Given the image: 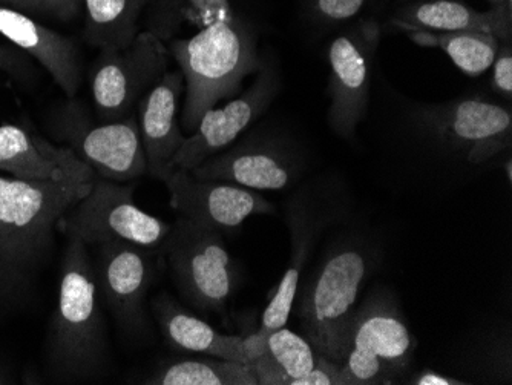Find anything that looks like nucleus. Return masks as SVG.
<instances>
[{
    "instance_id": "6",
    "label": "nucleus",
    "mask_w": 512,
    "mask_h": 385,
    "mask_svg": "<svg viewBox=\"0 0 512 385\" xmlns=\"http://www.w3.org/2000/svg\"><path fill=\"white\" fill-rule=\"evenodd\" d=\"M161 249L184 300L200 312H226L235 270L220 231L181 217Z\"/></svg>"
},
{
    "instance_id": "22",
    "label": "nucleus",
    "mask_w": 512,
    "mask_h": 385,
    "mask_svg": "<svg viewBox=\"0 0 512 385\" xmlns=\"http://www.w3.org/2000/svg\"><path fill=\"white\" fill-rule=\"evenodd\" d=\"M315 361L309 341L281 327L270 333L266 352L247 366L258 385H292L313 369Z\"/></svg>"
},
{
    "instance_id": "9",
    "label": "nucleus",
    "mask_w": 512,
    "mask_h": 385,
    "mask_svg": "<svg viewBox=\"0 0 512 385\" xmlns=\"http://www.w3.org/2000/svg\"><path fill=\"white\" fill-rule=\"evenodd\" d=\"M382 28L373 19L347 25L330 43V128L344 140L355 139L370 105L371 70L381 43Z\"/></svg>"
},
{
    "instance_id": "31",
    "label": "nucleus",
    "mask_w": 512,
    "mask_h": 385,
    "mask_svg": "<svg viewBox=\"0 0 512 385\" xmlns=\"http://www.w3.org/2000/svg\"><path fill=\"white\" fill-rule=\"evenodd\" d=\"M493 85L494 93L511 102L512 100V40L500 43L499 51H497L496 59L493 66Z\"/></svg>"
},
{
    "instance_id": "21",
    "label": "nucleus",
    "mask_w": 512,
    "mask_h": 385,
    "mask_svg": "<svg viewBox=\"0 0 512 385\" xmlns=\"http://www.w3.org/2000/svg\"><path fill=\"white\" fill-rule=\"evenodd\" d=\"M237 16L232 0H151L143 19L145 31L161 42H171L184 27L198 31Z\"/></svg>"
},
{
    "instance_id": "20",
    "label": "nucleus",
    "mask_w": 512,
    "mask_h": 385,
    "mask_svg": "<svg viewBox=\"0 0 512 385\" xmlns=\"http://www.w3.org/2000/svg\"><path fill=\"white\" fill-rule=\"evenodd\" d=\"M152 310L163 330V335L175 347L211 358L246 364L244 338L241 336L223 335L206 321L183 309L168 295L155 298Z\"/></svg>"
},
{
    "instance_id": "35",
    "label": "nucleus",
    "mask_w": 512,
    "mask_h": 385,
    "mask_svg": "<svg viewBox=\"0 0 512 385\" xmlns=\"http://www.w3.org/2000/svg\"><path fill=\"white\" fill-rule=\"evenodd\" d=\"M491 5H499V4H506V2H511V0H488Z\"/></svg>"
},
{
    "instance_id": "12",
    "label": "nucleus",
    "mask_w": 512,
    "mask_h": 385,
    "mask_svg": "<svg viewBox=\"0 0 512 385\" xmlns=\"http://www.w3.org/2000/svg\"><path fill=\"white\" fill-rule=\"evenodd\" d=\"M301 162L287 143L275 137H249L203 163L191 172L203 180L234 183L252 191H281L298 177Z\"/></svg>"
},
{
    "instance_id": "15",
    "label": "nucleus",
    "mask_w": 512,
    "mask_h": 385,
    "mask_svg": "<svg viewBox=\"0 0 512 385\" xmlns=\"http://www.w3.org/2000/svg\"><path fill=\"white\" fill-rule=\"evenodd\" d=\"M184 93L181 71H172L138 103V129L145 151L148 174L165 181L174 171V158L183 146L186 135L178 122V108Z\"/></svg>"
},
{
    "instance_id": "3",
    "label": "nucleus",
    "mask_w": 512,
    "mask_h": 385,
    "mask_svg": "<svg viewBox=\"0 0 512 385\" xmlns=\"http://www.w3.org/2000/svg\"><path fill=\"white\" fill-rule=\"evenodd\" d=\"M68 240L46 346L51 367L60 379L85 381L97 378L105 369L108 344L88 244L76 237Z\"/></svg>"
},
{
    "instance_id": "4",
    "label": "nucleus",
    "mask_w": 512,
    "mask_h": 385,
    "mask_svg": "<svg viewBox=\"0 0 512 385\" xmlns=\"http://www.w3.org/2000/svg\"><path fill=\"white\" fill-rule=\"evenodd\" d=\"M367 258L356 249L330 255L302 293L299 304L304 332L316 355L344 364L359 290L367 277Z\"/></svg>"
},
{
    "instance_id": "32",
    "label": "nucleus",
    "mask_w": 512,
    "mask_h": 385,
    "mask_svg": "<svg viewBox=\"0 0 512 385\" xmlns=\"http://www.w3.org/2000/svg\"><path fill=\"white\" fill-rule=\"evenodd\" d=\"M413 384L417 385H463L467 382L459 381V379L448 378V376L439 375L436 372H422L421 375L414 379Z\"/></svg>"
},
{
    "instance_id": "29",
    "label": "nucleus",
    "mask_w": 512,
    "mask_h": 385,
    "mask_svg": "<svg viewBox=\"0 0 512 385\" xmlns=\"http://www.w3.org/2000/svg\"><path fill=\"white\" fill-rule=\"evenodd\" d=\"M0 5L25 14L56 17L69 20L83 8V0H0Z\"/></svg>"
},
{
    "instance_id": "13",
    "label": "nucleus",
    "mask_w": 512,
    "mask_h": 385,
    "mask_svg": "<svg viewBox=\"0 0 512 385\" xmlns=\"http://www.w3.org/2000/svg\"><path fill=\"white\" fill-rule=\"evenodd\" d=\"M63 139L71 143L97 177L128 183L148 174L138 120L134 114L117 122L88 125L83 120L63 122Z\"/></svg>"
},
{
    "instance_id": "1",
    "label": "nucleus",
    "mask_w": 512,
    "mask_h": 385,
    "mask_svg": "<svg viewBox=\"0 0 512 385\" xmlns=\"http://www.w3.org/2000/svg\"><path fill=\"white\" fill-rule=\"evenodd\" d=\"M91 185L0 175V301L25 290L51 251L63 215Z\"/></svg>"
},
{
    "instance_id": "30",
    "label": "nucleus",
    "mask_w": 512,
    "mask_h": 385,
    "mask_svg": "<svg viewBox=\"0 0 512 385\" xmlns=\"http://www.w3.org/2000/svg\"><path fill=\"white\" fill-rule=\"evenodd\" d=\"M292 385H352L341 364L316 355L315 366L307 375L293 381Z\"/></svg>"
},
{
    "instance_id": "23",
    "label": "nucleus",
    "mask_w": 512,
    "mask_h": 385,
    "mask_svg": "<svg viewBox=\"0 0 512 385\" xmlns=\"http://www.w3.org/2000/svg\"><path fill=\"white\" fill-rule=\"evenodd\" d=\"M151 0H83L86 42L99 50L122 48L140 33V20Z\"/></svg>"
},
{
    "instance_id": "2",
    "label": "nucleus",
    "mask_w": 512,
    "mask_h": 385,
    "mask_svg": "<svg viewBox=\"0 0 512 385\" xmlns=\"http://www.w3.org/2000/svg\"><path fill=\"white\" fill-rule=\"evenodd\" d=\"M168 53L184 77L181 126L191 134L204 112L237 97L244 79L263 66L253 31L238 16L215 22L189 39L171 40Z\"/></svg>"
},
{
    "instance_id": "16",
    "label": "nucleus",
    "mask_w": 512,
    "mask_h": 385,
    "mask_svg": "<svg viewBox=\"0 0 512 385\" xmlns=\"http://www.w3.org/2000/svg\"><path fill=\"white\" fill-rule=\"evenodd\" d=\"M0 172L28 181L88 183L96 177L69 146L54 145L16 125L0 126Z\"/></svg>"
},
{
    "instance_id": "37",
    "label": "nucleus",
    "mask_w": 512,
    "mask_h": 385,
    "mask_svg": "<svg viewBox=\"0 0 512 385\" xmlns=\"http://www.w3.org/2000/svg\"><path fill=\"white\" fill-rule=\"evenodd\" d=\"M396 2H398L399 5H401L405 4V2H410V0H396Z\"/></svg>"
},
{
    "instance_id": "11",
    "label": "nucleus",
    "mask_w": 512,
    "mask_h": 385,
    "mask_svg": "<svg viewBox=\"0 0 512 385\" xmlns=\"http://www.w3.org/2000/svg\"><path fill=\"white\" fill-rule=\"evenodd\" d=\"M163 183L172 208L181 217L215 231H234L252 215L275 211L258 191L227 181L203 180L184 169H174Z\"/></svg>"
},
{
    "instance_id": "36",
    "label": "nucleus",
    "mask_w": 512,
    "mask_h": 385,
    "mask_svg": "<svg viewBox=\"0 0 512 385\" xmlns=\"http://www.w3.org/2000/svg\"><path fill=\"white\" fill-rule=\"evenodd\" d=\"M0 384H8V378L2 373V370H0Z\"/></svg>"
},
{
    "instance_id": "27",
    "label": "nucleus",
    "mask_w": 512,
    "mask_h": 385,
    "mask_svg": "<svg viewBox=\"0 0 512 385\" xmlns=\"http://www.w3.org/2000/svg\"><path fill=\"white\" fill-rule=\"evenodd\" d=\"M371 0H301L307 24L318 28L347 27L361 19Z\"/></svg>"
},
{
    "instance_id": "14",
    "label": "nucleus",
    "mask_w": 512,
    "mask_h": 385,
    "mask_svg": "<svg viewBox=\"0 0 512 385\" xmlns=\"http://www.w3.org/2000/svg\"><path fill=\"white\" fill-rule=\"evenodd\" d=\"M97 247L94 274L97 289L115 318L129 332L145 327V298L151 286L148 249L109 241Z\"/></svg>"
},
{
    "instance_id": "8",
    "label": "nucleus",
    "mask_w": 512,
    "mask_h": 385,
    "mask_svg": "<svg viewBox=\"0 0 512 385\" xmlns=\"http://www.w3.org/2000/svg\"><path fill=\"white\" fill-rule=\"evenodd\" d=\"M100 51L91 73L92 99L103 122H117L131 116L168 73V47L143 30L126 47Z\"/></svg>"
},
{
    "instance_id": "34",
    "label": "nucleus",
    "mask_w": 512,
    "mask_h": 385,
    "mask_svg": "<svg viewBox=\"0 0 512 385\" xmlns=\"http://www.w3.org/2000/svg\"><path fill=\"white\" fill-rule=\"evenodd\" d=\"M506 177H508V181H509V183H511V180H512V162H511V158H508V160H506Z\"/></svg>"
},
{
    "instance_id": "28",
    "label": "nucleus",
    "mask_w": 512,
    "mask_h": 385,
    "mask_svg": "<svg viewBox=\"0 0 512 385\" xmlns=\"http://www.w3.org/2000/svg\"><path fill=\"white\" fill-rule=\"evenodd\" d=\"M342 369L352 385L393 384L394 379L402 375L382 359L356 349L348 350Z\"/></svg>"
},
{
    "instance_id": "17",
    "label": "nucleus",
    "mask_w": 512,
    "mask_h": 385,
    "mask_svg": "<svg viewBox=\"0 0 512 385\" xmlns=\"http://www.w3.org/2000/svg\"><path fill=\"white\" fill-rule=\"evenodd\" d=\"M387 27L398 31H483L512 40V0L477 11L460 0H410L399 5Z\"/></svg>"
},
{
    "instance_id": "25",
    "label": "nucleus",
    "mask_w": 512,
    "mask_h": 385,
    "mask_svg": "<svg viewBox=\"0 0 512 385\" xmlns=\"http://www.w3.org/2000/svg\"><path fill=\"white\" fill-rule=\"evenodd\" d=\"M290 238H292V252H290V263L287 266L286 274L279 281L273 298L264 310L263 321H261V332L272 333L275 330L286 327L289 321L290 312L293 309V301L298 292L299 277L302 267L306 263L310 249V232L306 215L299 209H292L289 214Z\"/></svg>"
},
{
    "instance_id": "7",
    "label": "nucleus",
    "mask_w": 512,
    "mask_h": 385,
    "mask_svg": "<svg viewBox=\"0 0 512 385\" xmlns=\"http://www.w3.org/2000/svg\"><path fill=\"white\" fill-rule=\"evenodd\" d=\"M431 139L470 165L491 162L511 149V109L483 97H465L414 112Z\"/></svg>"
},
{
    "instance_id": "26",
    "label": "nucleus",
    "mask_w": 512,
    "mask_h": 385,
    "mask_svg": "<svg viewBox=\"0 0 512 385\" xmlns=\"http://www.w3.org/2000/svg\"><path fill=\"white\" fill-rule=\"evenodd\" d=\"M145 384L152 385H258L252 370L227 359H184L161 367Z\"/></svg>"
},
{
    "instance_id": "5",
    "label": "nucleus",
    "mask_w": 512,
    "mask_h": 385,
    "mask_svg": "<svg viewBox=\"0 0 512 385\" xmlns=\"http://www.w3.org/2000/svg\"><path fill=\"white\" fill-rule=\"evenodd\" d=\"M172 224L138 208L134 185L94 177L91 189L66 211L57 231L80 238L88 246L126 241L145 249H160Z\"/></svg>"
},
{
    "instance_id": "33",
    "label": "nucleus",
    "mask_w": 512,
    "mask_h": 385,
    "mask_svg": "<svg viewBox=\"0 0 512 385\" xmlns=\"http://www.w3.org/2000/svg\"><path fill=\"white\" fill-rule=\"evenodd\" d=\"M16 66V59L7 48L0 47V71H11Z\"/></svg>"
},
{
    "instance_id": "18",
    "label": "nucleus",
    "mask_w": 512,
    "mask_h": 385,
    "mask_svg": "<svg viewBox=\"0 0 512 385\" xmlns=\"http://www.w3.org/2000/svg\"><path fill=\"white\" fill-rule=\"evenodd\" d=\"M0 34L30 54L48 71L68 99H74L82 80L79 51L73 40L43 27L28 14L0 5Z\"/></svg>"
},
{
    "instance_id": "10",
    "label": "nucleus",
    "mask_w": 512,
    "mask_h": 385,
    "mask_svg": "<svg viewBox=\"0 0 512 385\" xmlns=\"http://www.w3.org/2000/svg\"><path fill=\"white\" fill-rule=\"evenodd\" d=\"M281 89V77L275 66L264 63L252 85L240 96L227 100L221 108L204 112L197 129L186 135L174 158V169L192 171L206 158L229 148L241 134L263 116Z\"/></svg>"
},
{
    "instance_id": "24",
    "label": "nucleus",
    "mask_w": 512,
    "mask_h": 385,
    "mask_svg": "<svg viewBox=\"0 0 512 385\" xmlns=\"http://www.w3.org/2000/svg\"><path fill=\"white\" fill-rule=\"evenodd\" d=\"M408 39L419 47L444 51L462 73L482 76L490 70L499 51L500 40L483 31H407Z\"/></svg>"
},
{
    "instance_id": "19",
    "label": "nucleus",
    "mask_w": 512,
    "mask_h": 385,
    "mask_svg": "<svg viewBox=\"0 0 512 385\" xmlns=\"http://www.w3.org/2000/svg\"><path fill=\"white\" fill-rule=\"evenodd\" d=\"M350 349L376 356L404 373L410 366L416 341L393 303L376 297L356 312L350 329Z\"/></svg>"
}]
</instances>
